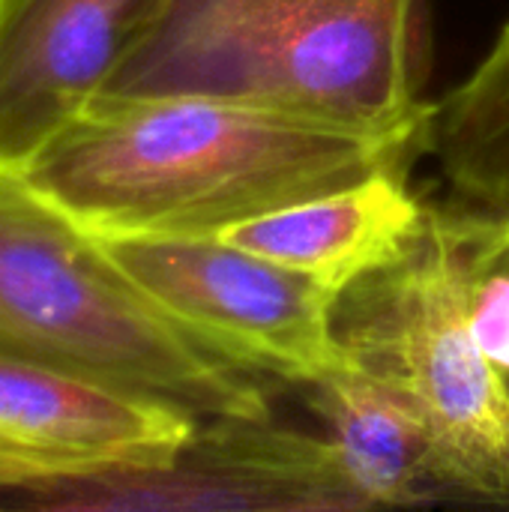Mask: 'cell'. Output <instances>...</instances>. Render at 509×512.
Masks as SVG:
<instances>
[{"mask_svg":"<svg viewBox=\"0 0 509 512\" xmlns=\"http://www.w3.org/2000/svg\"><path fill=\"white\" fill-rule=\"evenodd\" d=\"M423 144L189 96L96 99L21 174L96 237L219 234L408 165Z\"/></svg>","mask_w":509,"mask_h":512,"instance_id":"6da1fadb","label":"cell"},{"mask_svg":"<svg viewBox=\"0 0 509 512\" xmlns=\"http://www.w3.org/2000/svg\"><path fill=\"white\" fill-rule=\"evenodd\" d=\"M423 0H168L99 99L189 96L354 135H426Z\"/></svg>","mask_w":509,"mask_h":512,"instance_id":"7a4b0ae2","label":"cell"},{"mask_svg":"<svg viewBox=\"0 0 509 512\" xmlns=\"http://www.w3.org/2000/svg\"><path fill=\"white\" fill-rule=\"evenodd\" d=\"M0 360L84 375L198 420L270 417L249 372L180 330L105 243L0 165Z\"/></svg>","mask_w":509,"mask_h":512,"instance_id":"3957f363","label":"cell"},{"mask_svg":"<svg viewBox=\"0 0 509 512\" xmlns=\"http://www.w3.org/2000/svg\"><path fill=\"white\" fill-rule=\"evenodd\" d=\"M333 324L351 363L423 423L435 495L509 504V378L468 318L456 213L429 207L405 255L339 294Z\"/></svg>","mask_w":509,"mask_h":512,"instance_id":"277c9868","label":"cell"},{"mask_svg":"<svg viewBox=\"0 0 509 512\" xmlns=\"http://www.w3.org/2000/svg\"><path fill=\"white\" fill-rule=\"evenodd\" d=\"M126 276L198 345L255 375L306 387L348 363L339 294L216 234L99 237Z\"/></svg>","mask_w":509,"mask_h":512,"instance_id":"5b68a950","label":"cell"},{"mask_svg":"<svg viewBox=\"0 0 509 512\" xmlns=\"http://www.w3.org/2000/svg\"><path fill=\"white\" fill-rule=\"evenodd\" d=\"M198 423L84 375L0 360V489L144 477L171 465Z\"/></svg>","mask_w":509,"mask_h":512,"instance_id":"8992f818","label":"cell"},{"mask_svg":"<svg viewBox=\"0 0 509 512\" xmlns=\"http://www.w3.org/2000/svg\"><path fill=\"white\" fill-rule=\"evenodd\" d=\"M168 0H0V165L27 162L87 105Z\"/></svg>","mask_w":509,"mask_h":512,"instance_id":"52a82bcc","label":"cell"},{"mask_svg":"<svg viewBox=\"0 0 509 512\" xmlns=\"http://www.w3.org/2000/svg\"><path fill=\"white\" fill-rule=\"evenodd\" d=\"M426 216L429 207L408 186V165H396L237 222L216 237L342 294L405 255Z\"/></svg>","mask_w":509,"mask_h":512,"instance_id":"ba28073f","label":"cell"},{"mask_svg":"<svg viewBox=\"0 0 509 512\" xmlns=\"http://www.w3.org/2000/svg\"><path fill=\"white\" fill-rule=\"evenodd\" d=\"M303 390L339 465L372 510L438 498L429 435L381 378L348 357Z\"/></svg>","mask_w":509,"mask_h":512,"instance_id":"9c48e42d","label":"cell"},{"mask_svg":"<svg viewBox=\"0 0 509 512\" xmlns=\"http://www.w3.org/2000/svg\"><path fill=\"white\" fill-rule=\"evenodd\" d=\"M423 150L468 207L509 213V24L477 69L432 105Z\"/></svg>","mask_w":509,"mask_h":512,"instance_id":"30bf717a","label":"cell"},{"mask_svg":"<svg viewBox=\"0 0 509 512\" xmlns=\"http://www.w3.org/2000/svg\"><path fill=\"white\" fill-rule=\"evenodd\" d=\"M462 282L477 345L509 378V213H456Z\"/></svg>","mask_w":509,"mask_h":512,"instance_id":"8fae6325","label":"cell"}]
</instances>
